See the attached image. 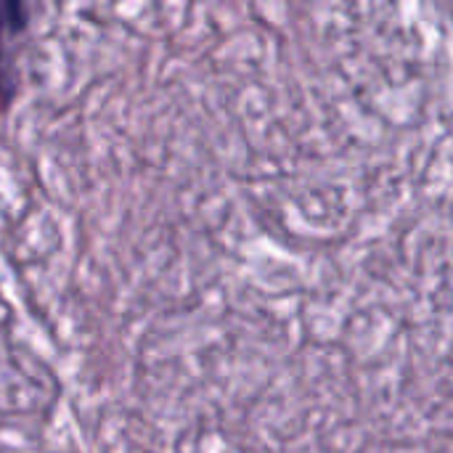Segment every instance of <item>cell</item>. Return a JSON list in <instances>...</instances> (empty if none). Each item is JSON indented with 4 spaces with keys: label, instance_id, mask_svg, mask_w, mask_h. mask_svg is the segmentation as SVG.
<instances>
[{
    "label": "cell",
    "instance_id": "1",
    "mask_svg": "<svg viewBox=\"0 0 453 453\" xmlns=\"http://www.w3.org/2000/svg\"><path fill=\"white\" fill-rule=\"evenodd\" d=\"M29 24V5L19 0H0V88L5 93L13 90L11 72V48L13 37H19Z\"/></svg>",
    "mask_w": 453,
    "mask_h": 453
}]
</instances>
